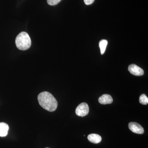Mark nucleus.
Returning <instances> with one entry per match:
<instances>
[{
	"label": "nucleus",
	"mask_w": 148,
	"mask_h": 148,
	"mask_svg": "<svg viewBox=\"0 0 148 148\" xmlns=\"http://www.w3.org/2000/svg\"><path fill=\"white\" fill-rule=\"evenodd\" d=\"M61 0H47L48 4L50 5H55L58 4Z\"/></svg>",
	"instance_id": "obj_11"
},
{
	"label": "nucleus",
	"mask_w": 148,
	"mask_h": 148,
	"mask_svg": "<svg viewBox=\"0 0 148 148\" xmlns=\"http://www.w3.org/2000/svg\"></svg>",
	"instance_id": "obj_13"
},
{
	"label": "nucleus",
	"mask_w": 148,
	"mask_h": 148,
	"mask_svg": "<svg viewBox=\"0 0 148 148\" xmlns=\"http://www.w3.org/2000/svg\"><path fill=\"white\" fill-rule=\"evenodd\" d=\"M15 43L18 49L26 50L31 47L32 41L29 35L26 32H22L16 36Z\"/></svg>",
	"instance_id": "obj_2"
},
{
	"label": "nucleus",
	"mask_w": 148,
	"mask_h": 148,
	"mask_svg": "<svg viewBox=\"0 0 148 148\" xmlns=\"http://www.w3.org/2000/svg\"><path fill=\"white\" fill-rule=\"evenodd\" d=\"M108 44V41L106 40H102L99 42V47L101 49V54H103L106 51V47Z\"/></svg>",
	"instance_id": "obj_9"
},
{
	"label": "nucleus",
	"mask_w": 148,
	"mask_h": 148,
	"mask_svg": "<svg viewBox=\"0 0 148 148\" xmlns=\"http://www.w3.org/2000/svg\"><path fill=\"white\" fill-rule=\"evenodd\" d=\"M95 0H84V2L85 4L86 5H90L92 4L94 2Z\"/></svg>",
	"instance_id": "obj_12"
},
{
	"label": "nucleus",
	"mask_w": 148,
	"mask_h": 148,
	"mask_svg": "<svg viewBox=\"0 0 148 148\" xmlns=\"http://www.w3.org/2000/svg\"><path fill=\"white\" fill-rule=\"evenodd\" d=\"M128 126H129L130 130L134 133L138 134H143L144 133V128L140 125L137 123H130Z\"/></svg>",
	"instance_id": "obj_4"
},
{
	"label": "nucleus",
	"mask_w": 148,
	"mask_h": 148,
	"mask_svg": "<svg viewBox=\"0 0 148 148\" xmlns=\"http://www.w3.org/2000/svg\"><path fill=\"white\" fill-rule=\"evenodd\" d=\"M140 103L144 105H147L148 103V98L145 94L140 95L139 99Z\"/></svg>",
	"instance_id": "obj_10"
},
{
	"label": "nucleus",
	"mask_w": 148,
	"mask_h": 148,
	"mask_svg": "<svg viewBox=\"0 0 148 148\" xmlns=\"http://www.w3.org/2000/svg\"><path fill=\"white\" fill-rule=\"evenodd\" d=\"M9 130L8 125L5 123H0V137H5L8 135Z\"/></svg>",
	"instance_id": "obj_8"
},
{
	"label": "nucleus",
	"mask_w": 148,
	"mask_h": 148,
	"mask_svg": "<svg viewBox=\"0 0 148 148\" xmlns=\"http://www.w3.org/2000/svg\"><path fill=\"white\" fill-rule=\"evenodd\" d=\"M89 112V107L87 103H81L76 109L75 113L78 116L83 117L87 115Z\"/></svg>",
	"instance_id": "obj_3"
},
{
	"label": "nucleus",
	"mask_w": 148,
	"mask_h": 148,
	"mask_svg": "<svg viewBox=\"0 0 148 148\" xmlns=\"http://www.w3.org/2000/svg\"><path fill=\"white\" fill-rule=\"evenodd\" d=\"M38 99L40 106L47 110L53 112L57 109L58 102L50 92H41L38 95Z\"/></svg>",
	"instance_id": "obj_1"
},
{
	"label": "nucleus",
	"mask_w": 148,
	"mask_h": 148,
	"mask_svg": "<svg viewBox=\"0 0 148 148\" xmlns=\"http://www.w3.org/2000/svg\"><path fill=\"white\" fill-rule=\"evenodd\" d=\"M128 69L130 73L135 76H140L143 75L144 74L143 69L135 64H132L130 65Z\"/></svg>",
	"instance_id": "obj_5"
},
{
	"label": "nucleus",
	"mask_w": 148,
	"mask_h": 148,
	"mask_svg": "<svg viewBox=\"0 0 148 148\" xmlns=\"http://www.w3.org/2000/svg\"><path fill=\"white\" fill-rule=\"evenodd\" d=\"M88 139L90 143L94 144H98L101 143L102 138L100 135L96 134H91L88 136Z\"/></svg>",
	"instance_id": "obj_7"
},
{
	"label": "nucleus",
	"mask_w": 148,
	"mask_h": 148,
	"mask_svg": "<svg viewBox=\"0 0 148 148\" xmlns=\"http://www.w3.org/2000/svg\"><path fill=\"white\" fill-rule=\"evenodd\" d=\"M99 103L103 105L111 104L113 102V98L108 94H104L98 99Z\"/></svg>",
	"instance_id": "obj_6"
}]
</instances>
